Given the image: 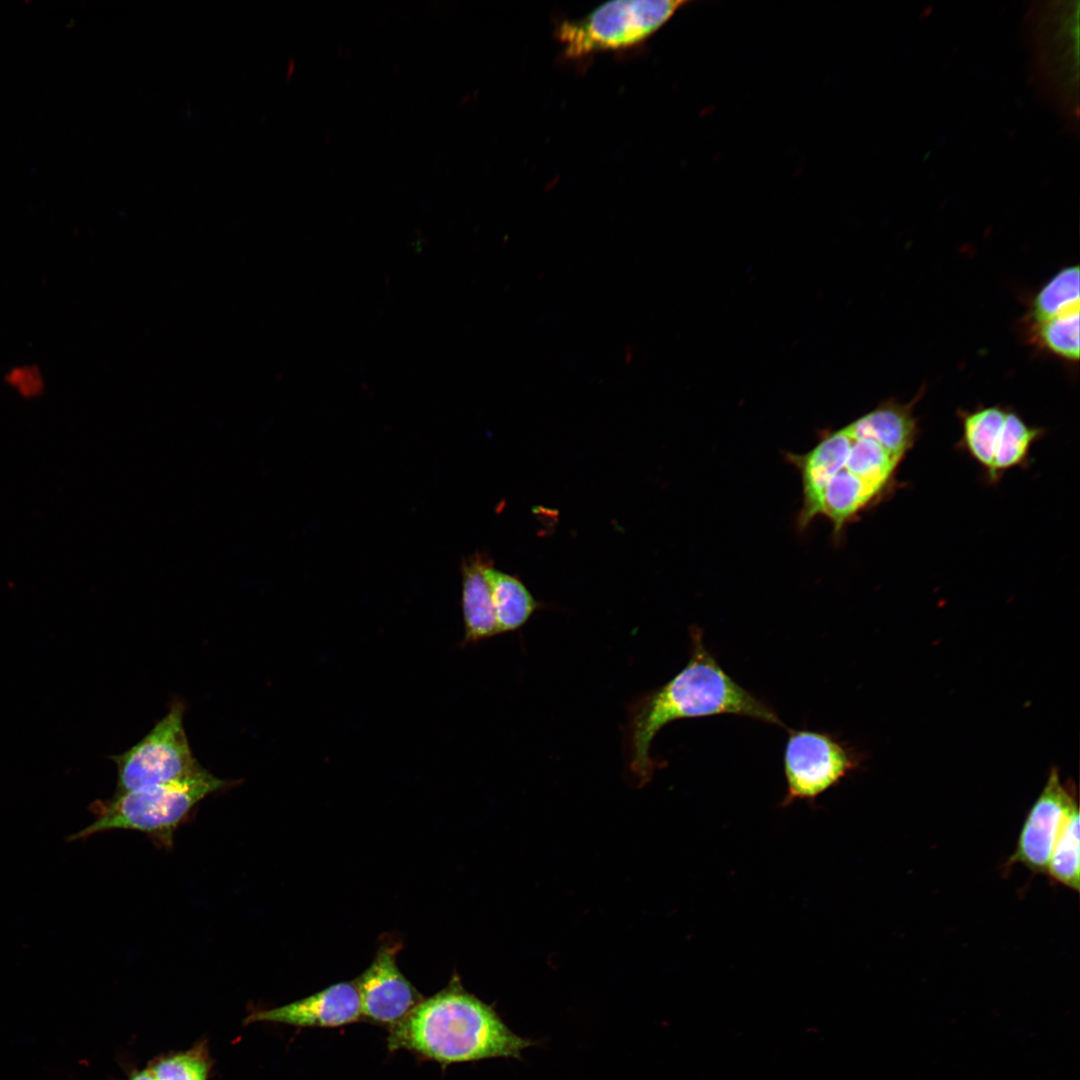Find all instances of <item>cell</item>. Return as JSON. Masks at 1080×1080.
<instances>
[{
	"label": "cell",
	"mask_w": 1080,
	"mask_h": 1080,
	"mask_svg": "<svg viewBox=\"0 0 1080 1080\" xmlns=\"http://www.w3.org/2000/svg\"><path fill=\"white\" fill-rule=\"evenodd\" d=\"M905 457L874 433L864 414L840 429L823 431L806 453H788L802 484L797 527L804 530L824 516L833 537L840 538L847 525L892 493Z\"/></svg>",
	"instance_id": "1"
},
{
	"label": "cell",
	"mask_w": 1080,
	"mask_h": 1080,
	"mask_svg": "<svg viewBox=\"0 0 1080 1080\" xmlns=\"http://www.w3.org/2000/svg\"><path fill=\"white\" fill-rule=\"evenodd\" d=\"M690 658L668 682L636 699L626 728L631 771L642 782L656 764L650 754L653 739L664 726L679 719L731 714L784 727L775 710L737 683L706 647L703 632L690 630Z\"/></svg>",
	"instance_id": "2"
},
{
	"label": "cell",
	"mask_w": 1080,
	"mask_h": 1080,
	"mask_svg": "<svg viewBox=\"0 0 1080 1080\" xmlns=\"http://www.w3.org/2000/svg\"><path fill=\"white\" fill-rule=\"evenodd\" d=\"M535 1043L502 1021L494 1008L466 991L458 977L423 999L390 1027V1050L405 1049L441 1064L520 1058Z\"/></svg>",
	"instance_id": "3"
},
{
	"label": "cell",
	"mask_w": 1080,
	"mask_h": 1080,
	"mask_svg": "<svg viewBox=\"0 0 1080 1080\" xmlns=\"http://www.w3.org/2000/svg\"><path fill=\"white\" fill-rule=\"evenodd\" d=\"M202 766L192 775L171 783L114 794L90 808L96 820L70 835L68 841L84 840L96 833L128 829L147 833L169 847L176 828L205 797L231 786Z\"/></svg>",
	"instance_id": "4"
},
{
	"label": "cell",
	"mask_w": 1080,
	"mask_h": 1080,
	"mask_svg": "<svg viewBox=\"0 0 1080 1080\" xmlns=\"http://www.w3.org/2000/svg\"><path fill=\"white\" fill-rule=\"evenodd\" d=\"M690 1L620 0L602 4L577 20L562 22L557 37L568 58L636 46L662 28Z\"/></svg>",
	"instance_id": "5"
},
{
	"label": "cell",
	"mask_w": 1080,
	"mask_h": 1080,
	"mask_svg": "<svg viewBox=\"0 0 1080 1080\" xmlns=\"http://www.w3.org/2000/svg\"><path fill=\"white\" fill-rule=\"evenodd\" d=\"M183 715L184 704L176 700L144 738L112 756L118 771L115 794L179 781L201 767L193 757Z\"/></svg>",
	"instance_id": "6"
},
{
	"label": "cell",
	"mask_w": 1080,
	"mask_h": 1080,
	"mask_svg": "<svg viewBox=\"0 0 1080 1080\" xmlns=\"http://www.w3.org/2000/svg\"><path fill=\"white\" fill-rule=\"evenodd\" d=\"M857 765L855 752L838 737L817 730H788L783 754L786 794L781 806L814 801Z\"/></svg>",
	"instance_id": "7"
},
{
	"label": "cell",
	"mask_w": 1080,
	"mask_h": 1080,
	"mask_svg": "<svg viewBox=\"0 0 1080 1080\" xmlns=\"http://www.w3.org/2000/svg\"><path fill=\"white\" fill-rule=\"evenodd\" d=\"M1076 809L1078 804L1072 790L1062 784L1057 769H1052L1026 816L1008 864L1019 863L1032 872L1045 873L1057 837Z\"/></svg>",
	"instance_id": "8"
},
{
	"label": "cell",
	"mask_w": 1080,
	"mask_h": 1080,
	"mask_svg": "<svg viewBox=\"0 0 1080 1080\" xmlns=\"http://www.w3.org/2000/svg\"><path fill=\"white\" fill-rule=\"evenodd\" d=\"M398 950V943L381 944L372 963L354 981L362 1016L389 1027L401 1021L423 1000L398 968Z\"/></svg>",
	"instance_id": "9"
},
{
	"label": "cell",
	"mask_w": 1080,
	"mask_h": 1080,
	"mask_svg": "<svg viewBox=\"0 0 1080 1080\" xmlns=\"http://www.w3.org/2000/svg\"><path fill=\"white\" fill-rule=\"evenodd\" d=\"M362 1017L354 982L333 984L289 1004L249 1014L246 1024L271 1022L297 1027H339Z\"/></svg>",
	"instance_id": "10"
},
{
	"label": "cell",
	"mask_w": 1080,
	"mask_h": 1080,
	"mask_svg": "<svg viewBox=\"0 0 1080 1080\" xmlns=\"http://www.w3.org/2000/svg\"><path fill=\"white\" fill-rule=\"evenodd\" d=\"M490 564L488 556L482 553L470 555L462 562L464 646L499 634L491 590L485 575Z\"/></svg>",
	"instance_id": "11"
},
{
	"label": "cell",
	"mask_w": 1080,
	"mask_h": 1080,
	"mask_svg": "<svg viewBox=\"0 0 1080 1080\" xmlns=\"http://www.w3.org/2000/svg\"><path fill=\"white\" fill-rule=\"evenodd\" d=\"M1008 409L993 405L958 412L962 430L961 446L982 467L988 480Z\"/></svg>",
	"instance_id": "12"
},
{
	"label": "cell",
	"mask_w": 1080,
	"mask_h": 1080,
	"mask_svg": "<svg viewBox=\"0 0 1080 1080\" xmlns=\"http://www.w3.org/2000/svg\"><path fill=\"white\" fill-rule=\"evenodd\" d=\"M485 575L499 634L519 630L538 609V602L519 578L493 568L492 564L486 568Z\"/></svg>",
	"instance_id": "13"
},
{
	"label": "cell",
	"mask_w": 1080,
	"mask_h": 1080,
	"mask_svg": "<svg viewBox=\"0 0 1080 1080\" xmlns=\"http://www.w3.org/2000/svg\"><path fill=\"white\" fill-rule=\"evenodd\" d=\"M1080 270L1069 265L1057 271L1030 299L1024 316V327L1051 319L1063 312L1080 307Z\"/></svg>",
	"instance_id": "14"
},
{
	"label": "cell",
	"mask_w": 1080,
	"mask_h": 1080,
	"mask_svg": "<svg viewBox=\"0 0 1080 1080\" xmlns=\"http://www.w3.org/2000/svg\"><path fill=\"white\" fill-rule=\"evenodd\" d=\"M1080 307L1025 328L1027 341L1041 351L1068 363L1079 360Z\"/></svg>",
	"instance_id": "15"
},
{
	"label": "cell",
	"mask_w": 1080,
	"mask_h": 1080,
	"mask_svg": "<svg viewBox=\"0 0 1080 1080\" xmlns=\"http://www.w3.org/2000/svg\"><path fill=\"white\" fill-rule=\"evenodd\" d=\"M1043 433L1041 427L1028 424L1020 414L1009 408L989 481H998L1008 470L1026 464L1033 444Z\"/></svg>",
	"instance_id": "16"
},
{
	"label": "cell",
	"mask_w": 1080,
	"mask_h": 1080,
	"mask_svg": "<svg viewBox=\"0 0 1080 1080\" xmlns=\"http://www.w3.org/2000/svg\"><path fill=\"white\" fill-rule=\"evenodd\" d=\"M1079 809L1064 823L1051 852L1046 874L1055 882L1079 892Z\"/></svg>",
	"instance_id": "17"
},
{
	"label": "cell",
	"mask_w": 1080,
	"mask_h": 1080,
	"mask_svg": "<svg viewBox=\"0 0 1080 1080\" xmlns=\"http://www.w3.org/2000/svg\"><path fill=\"white\" fill-rule=\"evenodd\" d=\"M156 1080H209L212 1061L205 1042L153 1060L148 1066Z\"/></svg>",
	"instance_id": "18"
},
{
	"label": "cell",
	"mask_w": 1080,
	"mask_h": 1080,
	"mask_svg": "<svg viewBox=\"0 0 1080 1080\" xmlns=\"http://www.w3.org/2000/svg\"><path fill=\"white\" fill-rule=\"evenodd\" d=\"M127 1080H156L151 1070L147 1067L141 1070L133 1071Z\"/></svg>",
	"instance_id": "19"
}]
</instances>
